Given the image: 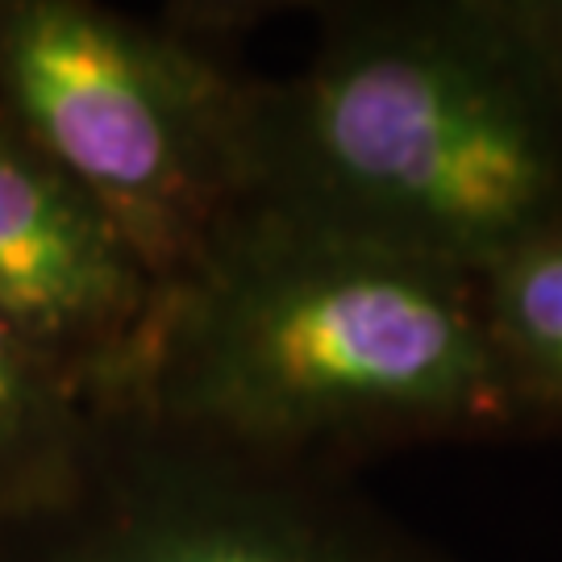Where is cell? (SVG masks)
<instances>
[{"mask_svg": "<svg viewBox=\"0 0 562 562\" xmlns=\"http://www.w3.org/2000/svg\"><path fill=\"white\" fill-rule=\"evenodd\" d=\"M101 413L9 317H0V525L76 480Z\"/></svg>", "mask_w": 562, "mask_h": 562, "instance_id": "8992f818", "label": "cell"}, {"mask_svg": "<svg viewBox=\"0 0 562 562\" xmlns=\"http://www.w3.org/2000/svg\"><path fill=\"white\" fill-rule=\"evenodd\" d=\"M475 296L517 422H562V222L475 276Z\"/></svg>", "mask_w": 562, "mask_h": 562, "instance_id": "52a82bcc", "label": "cell"}, {"mask_svg": "<svg viewBox=\"0 0 562 562\" xmlns=\"http://www.w3.org/2000/svg\"><path fill=\"white\" fill-rule=\"evenodd\" d=\"M546 21V34H550V46H554V59L562 67V0H538Z\"/></svg>", "mask_w": 562, "mask_h": 562, "instance_id": "ba28073f", "label": "cell"}, {"mask_svg": "<svg viewBox=\"0 0 562 562\" xmlns=\"http://www.w3.org/2000/svg\"><path fill=\"white\" fill-rule=\"evenodd\" d=\"M125 408L322 471L521 425L471 276L262 201L234 204L167 283Z\"/></svg>", "mask_w": 562, "mask_h": 562, "instance_id": "6da1fadb", "label": "cell"}, {"mask_svg": "<svg viewBox=\"0 0 562 562\" xmlns=\"http://www.w3.org/2000/svg\"><path fill=\"white\" fill-rule=\"evenodd\" d=\"M241 196L483 276L562 222V67L538 0H346L246 76Z\"/></svg>", "mask_w": 562, "mask_h": 562, "instance_id": "7a4b0ae2", "label": "cell"}, {"mask_svg": "<svg viewBox=\"0 0 562 562\" xmlns=\"http://www.w3.org/2000/svg\"><path fill=\"white\" fill-rule=\"evenodd\" d=\"M0 562L446 559L341 471L262 459L138 408H109L76 480L0 525Z\"/></svg>", "mask_w": 562, "mask_h": 562, "instance_id": "277c9868", "label": "cell"}, {"mask_svg": "<svg viewBox=\"0 0 562 562\" xmlns=\"http://www.w3.org/2000/svg\"><path fill=\"white\" fill-rule=\"evenodd\" d=\"M250 21L234 4L0 0V113L101 204L162 288L241 196Z\"/></svg>", "mask_w": 562, "mask_h": 562, "instance_id": "3957f363", "label": "cell"}, {"mask_svg": "<svg viewBox=\"0 0 562 562\" xmlns=\"http://www.w3.org/2000/svg\"><path fill=\"white\" fill-rule=\"evenodd\" d=\"M162 292L113 217L0 113V317L97 413L134 404Z\"/></svg>", "mask_w": 562, "mask_h": 562, "instance_id": "5b68a950", "label": "cell"}]
</instances>
